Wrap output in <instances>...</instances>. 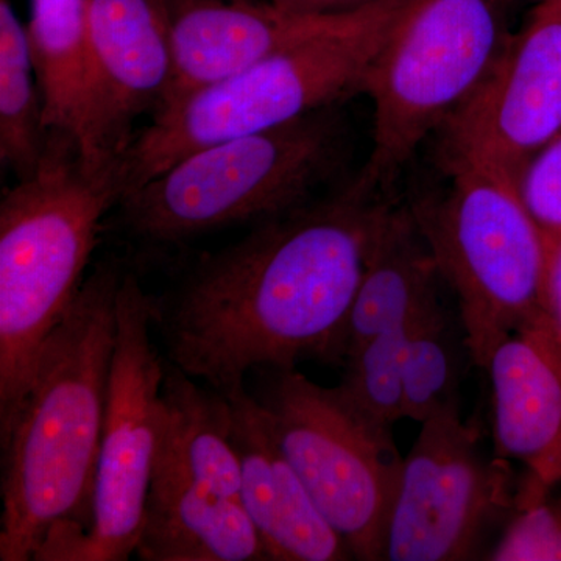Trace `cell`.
<instances>
[{
    "label": "cell",
    "mask_w": 561,
    "mask_h": 561,
    "mask_svg": "<svg viewBox=\"0 0 561 561\" xmlns=\"http://www.w3.org/2000/svg\"><path fill=\"white\" fill-rule=\"evenodd\" d=\"M383 203L356 175L206 254L172 294L154 298L165 359L219 391L243 386L256 368L343 362Z\"/></svg>",
    "instance_id": "obj_1"
},
{
    "label": "cell",
    "mask_w": 561,
    "mask_h": 561,
    "mask_svg": "<svg viewBox=\"0 0 561 561\" xmlns=\"http://www.w3.org/2000/svg\"><path fill=\"white\" fill-rule=\"evenodd\" d=\"M125 268L99 262L39 351L2 443V561L35 560L90 527Z\"/></svg>",
    "instance_id": "obj_2"
},
{
    "label": "cell",
    "mask_w": 561,
    "mask_h": 561,
    "mask_svg": "<svg viewBox=\"0 0 561 561\" xmlns=\"http://www.w3.org/2000/svg\"><path fill=\"white\" fill-rule=\"evenodd\" d=\"M125 194L124 160L95 162L49 130L32 175L0 201V442L9 437L44 342L76 300L103 219Z\"/></svg>",
    "instance_id": "obj_3"
},
{
    "label": "cell",
    "mask_w": 561,
    "mask_h": 561,
    "mask_svg": "<svg viewBox=\"0 0 561 561\" xmlns=\"http://www.w3.org/2000/svg\"><path fill=\"white\" fill-rule=\"evenodd\" d=\"M348 158V125L330 106L192 151L125 194L117 219L142 245H181L308 205L341 184Z\"/></svg>",
    "instance_id": "obj_4"
},
{
    "label": "cell",
    "mask_w": 561,
    "mask_h": 561,
    "mask_svg": "<svg viewBox=\"0 0 561 561\" xmlns=\"http://www.w3.org/2000/svg\"><path fill=\"white\" fill-rule=\"evenodd\" d=\"M401 2L375 0L332 14L309 35L151 117L125 154V194L202 147L271 130L362 92Z\"/></svg>",
    "instance_id": "obj_5"
},
{
    "label": "cell",
    "mask_w": 561,
    "mask_h": 561,
    "mask_svg": "<svg viewBox=\"0 0 561 561\" xmlns=\"http://www.w3.org/2000/svg\"><path fill=\"white\" fill-rule=\"evenodd\" d=\"M445 187L408 203L459 305L471 359L542 313L548 245L511 173L442 154Z\"/></svg>",
    "instance_id": "obj_6"
},
{
    "label": "cell",
    "mask_w": 561,
    "mask_h": 561,
    "mask_svg": "<svg viewBox=\"0 0 561 561\" xmlns=\"http://www.w3.org/2000/svg\"><path fill=\"white\" fill-rule=\"evenodd\" d=\"M504 0H402L362 92L373 147L357 176L386 195L432 133L474 94L511 38Z\"/></svg>",
    "instance_id": "obj_7"
},
{
    "label": "cell",
    "mask_w": 561,
    "mask_h": 561,
    "mask_svg": "<svg viewBox=\"0 0 561 561\" xmlns=\"http://www.w3.org/2000/svg\"><path fill=\"white\" fill-rule=\"evenodd\" d=\"M271 371L256 398L317 507L353 559L386 560L404 465L393 434L360 419L335 387L295 368Z\"/></svg>",
    "instance_id": "obj_8"
},
{
    "label": "cell",
    "mask_w": 561,
    "mask_h": 561,
    "mask_svg": "<svg viewBox=\"0 0 561 561\" xmlns=\"http://www.w3.org/2000/svg\"><path fill=\"white\" fill-rule=\"evenodd\" d=\"M116 342L91 524L51 546L38 561H125L138 548L160 451L165 359L154 346V298L125 268L116 301Z\"/></svg>",
    "instance_id": "obj_9"
},
{
    "label": "cell",
    "mask_w": 561,
    "mask_h": 561,
    "mask_svg": "<svg viewBox=\"0 0 561 561\" xmlns=\"http://www.w3.org/2000/svg\"><path fill=\"white\" fill-rule=\"evenodd\" d=\"M516 491L508 460L486 456L460 409L432 416L404 457L386 560L474 559L494 523L511 516Z\"/></svg>",
    "instance_id": "obj_10"
},
{
    "label": "cell",
    "mask_w": 561,
    "mask_h": 561,
    "mask_svg": "<svg viewBox=\"0 0 561 561\" xmlns=\"http://www.w3.org/2000/svg\"><path fill=\"white\" fill-rule=\"evenodd\" d=\"M442 154L515 173L561 133V0H541L474 94L445 122Z\"/></svg>",
    "instance_id": "obj_11"
},
{
    "label": "cell",
    "mask_w": 561,
    "mask_h": 561,
    "mask_svg": "<svg viewBox=\"0 0 561 561\" xmlns=\"http://www.w3.org/2000/svg\"><path fill=\"white\" fill-rule=\"evenodd\" d=\"M90 133L87 157L125 160L136 121L161 110L172 83L164 0H87Z\"/></svg>",
    "instance_id": "obj_12"
},
{
    "label": "cell",
    "mask_w": 561,
    "mask_h": 561,
    "mask_svg": "<svg viewBox=\"0 0 561 561\" xmlns=\"http://www.w3.org/2000/svg\"><path fill=\"white\" fill-rule=\"evenodd\" d=\"M221 393L231 408L232 442L241 463V504L268 560L353 559L284 453L262 402L243 386Z\"/></svg>",
    "instance_id": "obj_13"
},
{
    "label": "cell",
    "mask_w": 561,
    "mask_h": 561,
    "mask_svg": "<svg viewBox=\"0 0 561 561\" xmlns=\"http://www.w3.org/2000/svg\"><path fill=\"white\" fill-rule=\"evenodd\" d=\"M164 3L171 25L173 73L165 101L154 116L195 92L238 76L332 16H301L254 0Z\"/></svg>",
    "instance_id": "obj_14"
},
{
    "label": "cell",
    "mask_w": 561,
    "mask_h": 561,
    "mask_svg": "<svg viewBox=\"0 0 561 561\" xmlns=\"http://www.w3.org/2000/svg\"><path fill=\"white\" fill-rule=\"evenodd\" d=\"M483 370L497 456L561 485V343L542 316L501 341Z\"/></svg>",
    "instance_id": "obj_15"
},
{
    "label": "cell",
    "mask_w": 561,
    "mask_h": 561,
    "mask_svg": "<svg viewBox=\"0 0 561 561\" xmlns=\"http://www.w3.org/2000/svg\"><path fill=\"white\" fill-rule=\"evenodd\" d=\"M136 556L144 561L268 560L241 501L154 465Z\"/></svg>",
    "instance_id": "obj_16"
},
{
    "label": "cell",
    "mask_w": 561,
    "mask_h": 561,
    "mask_svg": "<svg viewBox=\"0 0 561 561\" xmlns=\"http://www.w3.org/2000/svg\"><path fill=\"white\" fill-rule=\"evenodd\" d=\"M440 273L408 203L386 201L373 228L370 245L353 308L343 360L368 339L412 319L438 290Z\"/></svg>",
    "instance_id": "obj_17"
},
{
    "label": "cell",
    "mask_w": 561,
    "mask_h": 561,
    "mask_svg": "<svg viewBox=\"0 0 561 561\" xmlns=\"http://www.w3.org/2000/svg\"><path fill=\"white\" fill-rule=\"evenodd\" d=\"M162 408L157 463L219 496L241 501V463L228 398L165 359Z\"/></svg>",
    "instance_id": "obj_18"
},
{
    "label": "cell",
    "mask_w": 561,
    "mask_h": 561,
    "mask_svg": "<svg viewBox=\"0 0 561 561\" xmlns=\"http://www.w3.org/2000/svg\"><path fill=\"white\" fill-rule=\"evenodd\" d=\"M27 32L47 128L76 136L87 153L90 133L87 0H31Z\"/></svg>",
    "instance_id": "obj_19"
},
{
    "label": "cell",
    "mask_w": 561,
    "mask_h": 561,
    "mask_svg": "<svg viewBox=\"0 0 561 561\" xmlns=\"http://www.w3.org/2000/svg\"><path fill=\"white\" fill-rule=\"evenodd\" d=\"M471 359L463 327L445 308L438 290L409 324L404 357V419L424 423L459 409L465 360Z\"/></svg>",
    "instance_id": "obj_20"
},
{
    "label": "cell",
    "mask_w": 561,
    "mask_h": 561,
    "mask_svg": "<svg viewBox=\"0 0 561 561\" xmlns=\"http://www.w3.org/2000/svg\"><path fill=\"white\" fill-rule=\"evenodd\" d=\"M49 128L27 25L10 0H0V161L18 180L32 175Z\"/></svg>",
    "instance_id": "obj_21"
},
{
    "label": "cell",
    "mask_w": 561,
    "mask_h": 561,
    "mask_svg": "<svg viewBox=\"0 0 561 561\" xmlns=\"http://www.w3.org/2000/svg\"><path fill=\"white\" fill-rule=\"evenodd\" d=\"M411 320L376 334L346 354L345 375L335 386L360 419L389 434L404 419V357Z\"/></svg>",
    "instance_id": "obj_22"
},
{
    "label": "cell",
    "mask_w": 561,
    "mask_h": 561,
    "mask_svg": "<svg viewBox=\"0 0 561 561\" xmlns=\"http://www.w3.org/2000/svg\"><path fill=\"white\" fill-rule=\"evenodd\" d=\"M526 472L494 561H561V494Z\"/></svg>",
    "instance_id": "obj_23"
},
{
    "label": "cell",
    "mask_w": 561,
    "mask_h": 561,
    "mask_svg": "<svg viewBox=\"0 0 561 561\" xmlns=\"http://www.w3.org/2000/svg\"><path fill=\"white\" fill-rule=\"evenodd\" d=\"M513 180L549 251L561 239V133L531 154Z\"/></svg>",
    "instance_id": "obj_24"
},
{
    "label": "cell",
    "mask_w": 561,
    "mask_h": 561,
    "mask_svg": "<svg viewBox=\"0 0 561 561\" xmlns=\"http://www.w3.org/2000/svg\"><path fill=\"white\" fill-rule=\"evenodd\" d=\"M541 316L561 343V239L548 251Z\"/></svg>",
    "instance_id": "obj_25"
},
{
    "label": "cell",
    "mask_w": 561,
    "mask_h": 561,
    "mask_svg": "<svg viewBox=\"0 0 561 561\" xmlns=\"http://www.w3.org/2000/svg\"><path fill=\"white\" fill-rule=\"evenodd\" d=\"M268 2L286 13L301 14V16H324V14L357 10L375 0H268Z\"/></svg>",
    "instance_id": "obj_26"
},
{
    "label": "cell",
    "mask_w": 561,
    "mask_h": 561,
    "mask_svg": "<svg viewBox=\"0 0 561 561\" xmlns=\"http://www.w3.org/2000/svg\"><path fill=\"white\" fill-rule=\"evenodd\" d=\"M535 2H541V0H535Z\"/></svg>",
    "instance_id": "obj_27"
}]
</instances>
